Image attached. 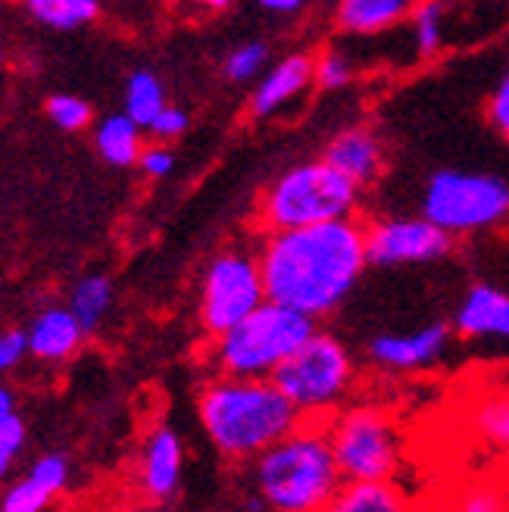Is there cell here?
I'll list each match as a JSON object with an SVG mask.
<instances>
[{
	"label": "cell",
	"mask_w": 509,
	"mask_h": 512,
	"mask_svg": "<svg viewBox=\"0 0 509 512\" xmlns=\"http://www.w3.org/2000/svg\"><path fill=\"white\" fill-rule=\"evenodd\" d=\"M266 297L313 319L335 313L369 266L366 225L332 219L303 228H275L260 244Z\"/></svg>",
	"instance_id": "1"
},
{
	"label": "cell",
	"mask_w": 509,
	"mask_h": 512,
	"mask_svg": "<svg viewBox=\"0 0 509 512\" xmlns=\"http://www.w3.org/2000/svg\"><path fill=\"white\" fill-rule=\"evenodd\" d=\"M253 488L250 506L275 512H319L332 509L344 475L322 419H303L282 441H275L247 463Z\"/></svg>",
	"instance_id": "2"
},
{
	"label": "cell",
	"mask_w": 509,
	"mask_h": 512,
	"mask_svg": "<svg viewBox=\"0 0 509 512\" xmlns=\"http://www.w3.org/2000/svg\"><path fill=\"white\" fill-rule=\"evenodd\" d=\"M197 413L213 447L235 463H250L294 431L303 416L272 378L219 375L200 394Z\"/></svg>",
	"instance_id": "3"
},
{
	"label": "cell",
	"mask_w": 509,
	"mask_h": 512,
	"mask_svg": "<svg viewBox=\"0 0 509 512\" xmlns=\"http://www.w3.org/2000/svg\"><path fill=\"white\" fill-rule=\"evenodd\" d=\"M316 335V319L294 306L266 300L247 319L213 341V363L219 375L272 378L288 356Z\"/></svg>",
	"instance_id": "4"
},
{
	"label": "cell",
	"mask_w": 509,
	"mask_h": 512,
	"mask_svg": "<svg viewBox=\"0 0 509 512\" xmlns=\"http://www.w3.org/2000/svg\"><path fill=\"white\" fill-rule=\"evenodd\" d=\"M360 185L328 160L300 163L282 172L260 200L263 232L303 228L332 219H350L360 210Z\"/></svg>",
	"instance_id": "5"
},
{
	"label": "cell",
	"mask_w": 509,
	"mask_h": 512,
	"mask_svg": "<svg viewBox=\"0 0 509 512\" xmlns=\"http://www.w3.org/2000/svg\"><path fill=\"white\" fill-rule=\"evenodd\" d=\"M272 381L288 394L303 419H332L347 406L356 388L353 356L335 335H316L300 344L288 360L272 372Z\"/></svg>",
	"instance_id": "6"
},
{
	"label": "cell",
	"mask_w": 509,
	"mask_h": 512,
	"mask_svg": "<svg viewBox=\"0 0 509 512\" xmlns=\"http://www.w3.org/2000/svg\"><path fill=\"white\" fill-rule=\"evenodd\" d=\"M422 216L453 238L491 232L509 222V182L494 172H435L422 191Z\"/></svg>",
	"instance_id": "7"
},
{
	"label": "cell",
	"mask_w": 509,
	"mask_h": 512,
	"mask_svg": "<svg viewBox=\"0 0 509 512\" xmlns=\"http://www.w3.org/2000/svg\"><path fill=\"white\" fill-rule=\"evenodd\" d=\"M325 425L344 481L397 478L403 466V431L388 409L372 403L341 406Z\"/></svg>",
	"instance_id": "8"
},
{
	"label": "cell",
	"mask_w": 509,
	"mask_h": 512,
	"mask_svg": "<svg viewBox=\"0 0 509 512\" xmlns=\"http://www.w3.org/2000/svg\"><path fill=\"white\" fill-rule=\"evenodd\" d=\"M266 281L260 269V253L232 247L219 253L203 275L200 291V319L210 335H222L241 319H247L257 306H263Z\"/></svg>",
	"instance_id": "9"
},
{
	"label": "cell",
	"mask_w": 509,
	"mask_h": 512,
	"mask_svg": "<svg viewBox=\"0 0 509 512\" xmlns=\"http://www.w3.org/2000/svg\"><path fill=\"white\" fill-rule=\"evenodd\" d=\"M453 235L428 216H391L366 222V250L372 266H419L444 260Z\"/></svg>",
	"instance_id": "10"
},
{
	"label": "cell",
	"mask_w": 509,
	"mask_h": 512,
	"mask_svg": "<svg viewBox=\"0 0 509 512\" xmlns=\"http://www.w3.org/2000/svg\"><path fill=\"white\" fill-rule=\"evenodd\" d=\"M450 338H453L450 325L431 322L413 331V335H378L369 341L366 353L378 369L406 375V372H422L428 366H435L438 360H444Z\"/></svg>",
	"instance_id": "11"
},
{
	"label": "cell",
	"mask_w": 509,
	"mask_h": 512,
	"mask_svg": "<svg viewBox=\"0 0 509 512\" xmlns=\"http://www.w3.org/2000/svg\"><path fill=\"white\" fill-rule=\"evenodd\" d=\"M322 160H328L335 169H341L350 182H356L360 188L378 182L381 169H385V147L381 141L363 125H353L338 132L332 141L325 144Z\"/></svg>",
	"instance_id": "12"
},
{
	"label": "cell",
	"mask_w": 509,
	"mask_h": 512,
	"mask_svg": "<svg viewBox=\"0 0 509 512\" xmlns=\"http://www.w3.org/2000/svg\"><path fill=\"white\" fill-rule=\"evenodd\" d=\"M453 328L466 341H509V294L475 285L456 310Z\"/></svg>",
	"instance_id": "13"
},
{
	"label": "cell",
	"mask_w": 509,
	"mask_h": 512,
	"mask_svg": "<svg viewBox=\"0 0 509 512\" xmlns=\"http://www.w3.org/2000/svg\"><path fill=\"white\" fill-rule=\"evenodd\" d=\"M313 69H316V60L307 54H291L282 63H275L260 79V85L253 88V97H250L253 116L266 119L278 110H285L294 97H300L310 85H316Z\"/></svg>",
	"instance_id": "14"
},
{
	"label": "cell",
	"mask_w": 509,
	"mask_h": 512,
	"mask_svg": "<svg viewBox=\"0 0 509 512\" xmlns=\"http://www.w3.org/2000/svg\"><path fill=\"white\" fill-rule=\"evenodd\" d=\"M144 491L154 500H169L182 481V441L172 428H160L144 450Z\"/></svg>",
	"instance_id": "15"
},
{
	"label": "cell",
	"mask_w": 509,
	"mask_h": 512,
	"mask_svg": "<svg viewBox=\"0 0 509 512\" xmlns=\"http://www.w3.org/2000/svg\"><path fill=\"white\" fill-rule=\"evenodd\" d=\"M419 0H338L335 19L350 35H378L413 16Z\"/></svg>",
	"instance_id": "16"
},
{
	"label": "cell",
	"mask_w": 509,
	"mask_h": 512,
	"mask_svg": "<svg viewBox=\"0 0 509 512\" xmlns=\"http://www.w3.org/2000/svg\"><path fill=\"white\" fill-rule=\"evenodd\" d=\"M466 425L485 450L509 456V388L485 391L475 397Z\"/></svg>",
	"instance_id": "17"
},
{
	"label": "cell",
	"mask_w": 509,
	"mask_h": 512,
	"mask_svg": "<svg viewBox=\"0 0 509 512\" xmlns=\"http://www.w3.org/2000/svg\"><path fill=\"white\" fill-rule=\"evenodd\" d=\"M335 512H400L406 509V497L394 484V478H356L344 481L332 503Z\"/></svg>",
	"instance_id": "18"
},
{
	"label": "cell",
	"mask_w": 509,
	"mask_h": 512,
	"mask_svg": "<svg viewBox=\"0 0 509 512\" xmlns=\"http://www.w3.org/2000/svg\"><path fill=\"white\" fill-rule=\"evenodd\" d=\"M85 335L82 322L75 319V313L66 310H47L44 316H38L32 335H29V347L44 356V360H60V356L72 353L79 338Z\"/></svg>",
	"instance_id": "19"
},
{
	"label": "cell",
	"mask_w": 509,
	"mask_h": 512,
	"mask_svg": "<svg viewBox=\"0 0 509 512\" xmlns=\"http://www.w3.org/2000/svg\"><path fill=\"white\" fill-rule=\"evenodd\" d=\"M138 122L125 116H110L97 128V150L104 153V160L113 166H132L141 157V132Z\"/></svg>",
	"instance_id": "20"
},
{
	"label": "cell",
	"mask_w": 509,
	"mask_h": 512,
	"mask_svg": "<svg viewBox=\"0 0 509 512\" xmlns=\"http://www.w3.org/2000/svg\"><path fill=\"white\" fill-rule=\"evenodd\" d=\"M166 107L163 85L157 75L135 72L129 79V91H125V113H129L138 125H150Z\"/></svg>",
	"instance_id": "21"
},
{
	"label": "cell",
	"mask_w": 509,
	"mask_h": 512,
	"mask_svg": "<svg viewBox=\"0 0 509 512\" xmlns=\"http://www.w3.org/2000/svg\"><path fill=\"white\" fill-rule=\"evenodd\" d=\"M110 300H113V288L104 275H91L85 281H79L72 291V313L75 319L82 322L85 331L97 328V322L104 319V313L110 310Z\"/></svg>",
	"instance_id": "22"
},
{
	"label": "cell",
	"mask_w": 509,
	"mask_h": 512,
	"mask_svg": "<svg viewBox=\"0 0 509 512\" xmlns=\"http://www.w3.org/2000/svg\"><path fill=\"white\" fill-rule=\"evenodd\" d=\"M25 7L54 29H79L97 16V0H25Z\"/></svg>",
	"instance_id": "23"
},
{
	"label": "cell",
	"mask_w": 509,
	"mask_h": 512,
	"mask_svg": "<svg viewBox=\"0 0 509 512\" xmlns=\"http://www.w3.org/2000/svg\"><path fill=\"white\" fill-rule=\"evenodd\" d=\"M413 41L419 57H438L444 44V0H419L413 10Z\"/></svg>",
	"instance_id": "24"
},
{
	"label": "cell",
	"mask_w": 509,
	"mask_h": 512,
	"mask_svg": "<svg viewBox=\"0 0 509 512\" xmlns=\"http://www.w3.org/2000/svg\"><path fill=\"white\" fill-rule=\"evenodd\" d=\"M266 60H269V47L263 41L241 44L225 60V79H232V82H250V79H257V75L263 72V66H266Z\"/></svg>",
	"instance_id": "25"
},
{
	"label": "cell",
	"mask_w": 509,
	"mask_h": 512,
	"mask_svg": "<svg viewBox=\"0 0 509 512\" xmlns=\"http://www.w3.org/2000/svg\"><path fill=\"white\" fill-rule=\"evenodd\" d=\"M313 79L322 91H338L344 85H350L353 79V66L344 54L338 50H325L322 57H316V69H313Z\"/></svg>",
	"instance_id": "26"
},
{
	"label": "cell",
	"mask_w": 509,
	"mask_h": 512,
	"mask_svg": "<svg viewBox=\"0 0 509 512\" xmlns=\"http://www.w3.org/2000/svg\"><path fill=\"white\" fill-rule=\"evenodd\" d=\"M47 110H50V116H54V122L60 128H69V132L88 125V119H91L88 104H85V100H79V97H54L47 104Z\"/></svg>",
	"instance_id": "27"
},
{
	"label": "cell",
	"mask_w": 509,
	"mask_h": 512,
	"mask_svg": "<svg viewBox=\"0 0 509 512\" xmlns=\"http://www.w3.org/2000/svg\"><path fill=\"white\" fill-rule=\"evenodd\" d=\"M50 500V494L41 488L38 481H22V484H16V488L7 494V500H4V509L7 512H38L44 503Z\"/></svg>",
	"instance_id": "28"
},
{
	"label": "cell",
	"mask_w": 509,
	"mask_h": 512,
	"mask_svg": "<svg viewBox=\"0 0 509 512\" xmlns=\"http://www.w3.org/2000/svg\"><path fill=\"white\" fill-rule=\"evenodd\" d=\"M456 506L466 509V512H497V509H506L509 506V491H494V488H472L466 491L460 500H456Z\"/></svg>",
	"instance_id": "29"
},
{
	"label": "cell",
	"mask_w": 509,
	"mask_h": 512,
	"mask_svg": "<svg viewBox=\"0 0 509 512\" xmlns=\"http://www.w3.org/2000/svg\"><path fill=\"white\" fill-rule=\"evenodd\" d=\"M488 119L497 128V135L509 141V72L500 79V85L494 88L491 100H488Z\"/></svg>",
	"instance_id": "30"
},
{
	"label": "cell",
	"mask_w": 509,
	"mask_h": 512,
	"mask_svg": "<svg viewBox=\"0 0 509 512\" xmlns=\"http://www.w3.org/2000/svg\"><path fill=\"white\" fill-rule=\"evenodd\" d=\"M29 478H32V481H38L41 488H44L50 497H54V494L63 488V484H66V463H63L60 456H47V459H41V463L32 469V475H29Z\"/></svg>",
	"instance_id": "31"
},
{
	"label": "cell",
	"mask_w": 509,
	"mask_h": 512,
	"mask_svg": "<svg viewBox=\"0 0 509 512\" xmlns=\"http://www.w3.org/2000/svg\"><path fill=\"white\" fill-rule=\"evenodd\" d=\"M157 138H178L188 128V116L175 107H163V113L147 125Z\"/></svg>",
	"instance_id": "32"
},
{
	"label": "cell",
	"mask_w": 509,
	"mask_h": 512,
	"mask_svg": "<svg viewBox=\"0 0 509 512\" xmlns=\"http://www.w3.org/2000/svg\"><path fill=\"white\" fill-rule=\"evenodd\" d=\"M138 163H141V169H144L147 175H154V178L169 175L172 166H175L172 150H166V147H150V150H144L141 157H138Z\"/></svg>",
	"instance_id": "33"
},
{
	"label": "cell",
	"mask_w": 509,
	"mask_h": 512,
	"mask_svg": "<svg viewBox=\"0 0 509 512\" xmlns=\"http://www.w3.org/2000/svg\"><path fill=\"white\" fill-rule=\"evenodd\" d=\"M25 344H29V338L19 335V331H10V335L0 338V369H10L22 356Z\"/></svg>",
	"instance_id": "34"
},
{
	"label": "cell",
	"mask_w": 509,
	"mask_h": 512,
	"mask_svg": "<svg viewBox=\"0 0 509 512\" xmlns=\"http://www.w3.org/2000/svg\"><path fill=\"white\" fill-rule=\"evenodd\" d=\"M22 438H25V428H22V422L16 416H7L4 422H0V450H4V453L13 456L19 450Z\"/></svg>",
	"instance_id": "35"
},
{
	"label": "cell",
	"mask_w": 509,
	"mask_h": 512,
	"mask_svg": "<svg viewBox=\"0 0 509 512\" xmlns=\"http://www.w3.org/2000/svg\"><path fill=\"white\" fill-rule=\"evenodd\" d=\"M257 4H260L263 10H269V13H282V16H288V13H300L303 7H307V0H257Z\"/></svg>",
	"instance_id": "36"
},
{
	"label": "cell",
	"mask_w": 509,
	"mask_h": 512,
	"mask_svg": "<svg viewBox=\"0 0 509 512\" xmlns=\"http://www.w3.org/2000/svg\"><path fill=\"white\" fill-rule=\"evenodd\" d=\"M197 7H207V10H225L228 4H235V0H191Z\"/></svg>",
	"instance_id": "37"
},
{
	"label": "cell",
	"mask_w": 509,
	"mask_h": 512,
	"mask_svg": "<svg viewBox=\"0 0 509 512\" xmlns=\"http://www.w3.org/2000/svg\"><path fill=\"white\" fill-rule=\"evenodd\" d=\"M7 416H13V400L7 391H0V422H4Z\"/></svg>",
	"instance_id": "38"
},
{
	"label": "cell",
	"mask_w": 509,
	"mask_h": 512,
	"mask_svg": "<svg viewBox=\"0 0 509 512\" xmlns=\"http://www.w3.org/2000/svg\"><path fill=\"white\" fill-rule=\"evenodd\" d=\"M7 466H10V453H4V450H0V475L7 472Z\"/></svg>",
	"instance_id": "39"
}]
</instances>
